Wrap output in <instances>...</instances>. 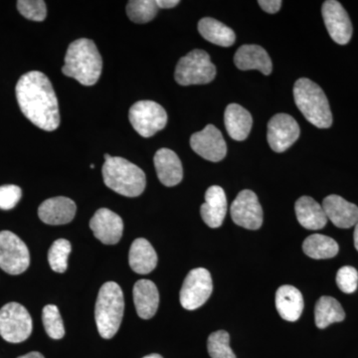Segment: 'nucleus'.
I'll list each match as a JSON object with an SVG mask.
<instances>
[{"label": "nucleus", "mask_w": 358, "mask_h": 358, "mask_svg": "<svg viewBox=\"0 0 358 358\" xmlns=\"http://www.w3.org/2000/svg\"><path fill=\"white\" fill-rule=\"evenodd\" d=\"M190 145L197 155L212 162H221L227 155V145L222 134L213 124H208L199 133L193 134Z\"/></svg>", "instance_id": "13"}, {"label": "nucleus", "mask_w": 358, "mask_h": 358, "mask_svg": "<svg viewBox=\"0 0 358 358\" xmlns=\"http://www.w3.org/2000/svg\"><path fill=\"white\" fill-rule=\"evenodd\" d=\"M322 17L331 39L339 45H345L352 36V24L343 6L336 0H327L322 4Z\"/></svg>", "instance_id": "14"}, {"label": "nucleus", "mask_w": 358, "mask_h": 358, "mask_svg": "<svg viewBox=\"0 0 358 358\" xmlns=\"http://www.w3.org/2000/svg\"><path fill=\"white\" fill-rule=\"evenodd\" d=\"M336 284L341 292L352 294L358 287V272L352 266H345L339 268L336 274Z\"/></svg>", "instance_id": "34"}, {"label": "nucleus", "mask_w": 358, "mask_h": 358, "mask_svg": "<svg viewBox=\"0 0 358 358\" xmlns=\"http://www.w3.org/2000/svg\"><path fill=\"white\" fill-rule=\"evenodd\" d=\"M17 9L21 15L32 21H43L47 16L46 3L43 0H20Z\"/></svg>", "instance_id": "33"}, {"label": "nucleus", "mask_w": 358, "mask_h": 358, "mask_svg": "<svg viewBox=\"0 0 358 358\" xmlns=\"http://www.w3.org/2000/svg\"><path fill=\"white\" fill-rule=\"evenodd\" d=\"M90 228L93 231L94 236L103 244L115 245L121 240L124 222L115 212L101 208L90 221Z\"/></svg>", "instance_id": "15"}, {"label": "nucleus", "mask_w": 358, "mask_h": 358, "mask_svg": "<svg viewBox=\"0 0 358 358\" xmlns=\"http://www.w3.org/2000/svg\"><path fill=\"white\" fill-rule=\"evenodd\" d=\"M105 157V160H108V159H110V157H112V155L106 154L105 157Z\"/></svg>", "instance_id": "41"}, {"label": "nucleus", "mask_w": 358, "mask_h": 358, "mask_svg": "<svg viewBox=\"0 0 358 358\" xmlns=\"http://www.w3.org/2000/svg\"><path fill=\"white\" fill-rule=\"evenodd\" d=\"M143 358H164L162 355H157V353H154V355H147V357Z\"/></svg>", "instance_id": "40"}, {"label": "nucleus", "mask_w": 358, "mask_h": 358, "mask_svg": "<svg viewBox=\"0 0 358 358\" xmlns=\"http://www.w3.org/2000/svg\"><path fill=\"white\" fill-rule=\"evenodd\" d=\"M227 212V199L223 188L218 185L210 186L205 193V203L201 205L200 214L206 225L219 228L223 224Z\"/></svg>", "instance_id": "18"}, {"label": "nucleus", "mask_w": 358, "mask_h": 358, "mask_svg": "<svg viewBox=\"0 0 358 358\" xmlns=\"http://www.w3.org/2000/svg\"><path fill=\"white\" fill-rule=\"evenodd\" d=\"M234 63L238 69L259 70L264 75H270L273 70L270 56L259 45H243L240 47L235 54Z\"/></svg>", "instance_id": "20"}, {"label": "nucleus", "mask_w": 358, "mask_h": 358, "mask_svg": "<svg viewBox=\"0 0 358 358\" xmlns=\"http://www.w3.org/2000/svg\"><path fill=\"white\" fill-rule=\"evenodd\" d=\"M213 289L209 271L204 268H193L186 275L180 291V303L185 310H196L210 298Z\"/></svg>", "instance_id": "10"}, {"label": "nucleus", "mask_w": 358, "mask_h": 358, "mask_svg": "<svg viewBox=\"0 0 358 358\" xmlns=\"http://www.w3.org/2000/svg\"><path fill=\"white\" fill-rule=\"evenodd\" d=\"M154 162L157 178L162 185L171 187L181 182L183 178L182 164L173 150L160 148L155 152Z\"/></svg>", "instance_id": "19"}, {"label": "nucleus", "mask_w": 358, "mask_h": 358, "mask_svg": "<svg viewBox=\"0 0 358 358\" xmlns=\"http://www.w3.org/2000/svg\"><path fill=\"white\" fill-rule=\"evenodd\" d=\"M15 91L21 112L32 124L46 131L58 128L57 96L46 75L39 71L26 73L17 82Z\"/></svg>", "instance_id": "1"}, {"label": "nucleus", "mask_w": 358, "mask_h": 358, "mask_svg": "<svg viewBox=\"0 0 358 358\" xmlns=\"http://www.w3.org/2000/svg\"><path fill=\"white\" fill-rule=\"evenodd\" d=\"M228 134L235 141H244L251 131L253 119L248 110L237 103H230L224 115Z\"/></svg>", "instance_id": "25"}, {"label": "nucleus", "mask_w": 358, "mask_h": 358, "mask_svg": "<svg viewBox=\"0 0 358 358\" xmlns=\"http://www.w3.org/2000/svg\"><path fill=\"white\" fill-rule=\"evenodd\" d=\"M180 3V1L178 0H157V6L159 8H173L176 6Z\"/></svg>", "instance_id": "37"}, {"label": "nucleus", "mask_w": 358, "mask_h": 358, "mask_svg": "<svg viewBox=\"0 0 358 358\" xmlns=\"http://www.w3.org/2000/svg\"><path fill=\"white\" fill-rule=\"evenodd\" d=\"M303 250L306 255L317 260L331 259L338 255V244L333 238L322 234H313L303 241Z\"/></svg>", "instance_id": "28"}, {"label": "nucleus", "mask_w": 358, "mask_h": 358, "mask_svg": "<svg viewBox=\"0 0 358 358\" xmlns=\"http://www.w3.org/2000/svg\"><path fill=\"white\" fill-rule=\"evenodd\" d=\"M30 313L18 303H9L0 310V336L11 343L25 341L31 336Z\"/></svg>", "instance_id": "7"}, {"label": "nucleus", "mask_w": 358, "mask_h": 358, "mask_svg": "<svg viewBox=\"0 0 358 358\" xmlns=\"http://www.w3.org/2000/svg\"><path fill=\"white\" fill-rule=\"evenodd\" d=\"M18 358H45V357L40 352H32L27 353V355H23V357H20Z\"/></svg>", "instance_id": "38"}, {"label": "nucleus", "mask_w": 358, "mask_h": 358, "mask_svg": "<svg viewBox=\"0 0 358 358\" xmlns=\"http://www.w3.org/2000/svg\"><path fill=\"white\" fill-rule=\"evenodd\" d=\"M275 307L282 319L287 322H296L303 313V294L289 285L280 287L275 293Z\"/></svg>", "instance_id": "22"}, {"label": "nucleus", "mask_w": 358, "mask_h": 358, "mask_svg": "<svg viewBox=\"0 0 358 358\" xmlns=\"http://www.w3.org/2000/svg\"><path fill=\"white\" fill-rule=\"evenodd\" d=\"M322 205L327 220H331L336 227L348 229L358 223L357 205L346 201L339 195H329Z\"/></svg>", "instance_id": "16"}, {"label": "nucleus", "mask_w": 358, "mask_h": 358, "mask_svg": "<svg viewBox=\"0 0 358 358\" xmlns=\"http://www.w3.org/2000/svg\"><path fill=\"white\" fill-rule=\"evenodd\" d=\"M30 265L29 250L10 231L0 232V268L9 275H20Z\"/></svg>", "instance_id": "9"}, {"label": "nucleus", "mask_w": 358, "mask_h": 358, "mask_svg": "<svg viewBox=\"0 0 358 358\" xmlns=\"http://www.w3.org/2000/svg\"><path fill=\"white\" fill-rule=\"evenodd\" d=\"M22 196L20 187L16 185L0 186V209L10 210L20 202Z\"/></svg>", "instance_id": "35"}, {"label": "nucleus", "mask_w": 358, "mask_h": 358, "mask_svg": "<svg viewBox=\"0 0 358 358\" xmlns=\"http://www.w3.org/2000/svg\"><path fill=\"white\" fill-rule=\"evenodd\" d=\"M296 218L303 228L308 230L322 229L327 223V217L322 205L310 196H301L294 205Z\"/></svg>", "instance_id": "24"}, {"label": "nucleus", "mask_w": 358, "mask_h": 358, "mask_svg": "<svg viewBox=\"0 0 358 358\" xmlns=\"http://www.w3.org/2000/svg\"><path fill=\"white\" fill-rule=\"evenodd\" d=\"M229 334L218 331L211 334L207 341V350L211 358H236L231 350Z\"/></svg>", "instance_id": "32"}, {"label": "nucleus", "mask_w": 358, "mask_h": 358, "mask_svg": "<svg viewBox=\"0 0 358 358\" xmlns=\"http://www.w3.org/2000/svg\"><path fill=\"white\" fill-rule=\"evenodd\" d=\"M353 239H355V246L358 251V223L355 225V234H353Z\"/></svg>", "instance_id": "39"}, {"label": "nucleus", "mask_w": 358, "mask_h": 358, "mask_svg": "<svg viewBox=\"0 0 358 358\" xmlns=\"http://www.w3.org/2000/svg\"><path fill=\"white\" fill-rule=\"evenodd\" d=\"M42 320L45 331L53 339L64 338L65 329L58 308L54 305L45 306L42 312Z\"/></svg>", "instance_id": "31"}, {"label": "nucleus", "mask_w": 358, "mask_h": 358, "mask_svg": "<svg viewBox=\"0 0 358 358\" xmlns=\"http://www.w3.org/2000/svg\"><path fill=\"white\" fill-rule=\"evenodd\" d=\"M102 173L105 185L122 196H140L145 192L147 178L143 169L122 157L105 160Z\"/></svg>", "instance_id": "4"}, {"label": "nucleus", "mask_w": 358, "mask_h": 358, "mask_svg": "<svg viewBox=\"0 0 358 358\" xmlns=\"http://www.w3.org/2000/svg\"><path fill=\"white\" fill-rule=\"evenodd\" d=\"M199 31L204 39L218 46H232L236 40V35L230 27L214 18H202L199 22Z\"/></svg>", "instance_id": "26"}, {"label": "nucleus", "mask_w": 358, "mask_h": 358, "mask_svg": "<svg viewBox=\"0 0 358 358\" xmlns=\"http://www.w3.org/2000/svg\"><path fill=\"white\" fill-rule=\"evenodd\" d=\"M124 310L121 287L115 282H105L99 292L95 308L96 327L103 338H114L121 327Z\"/></svg>", "instance_id": "5"}, {"label": "nucleus", "mask_w": 358, "mask_h": 358, "mask_svg": "<svg viewBox=\"0 0 358 358\" xmlns=\"http://www.w3.org/2000/svg\"><path fill=\"white\" fill-rule=\"evenodd\" d=\"M294 98L296 107L310 124L320 129L331 128L333 114L326 94L319 85L301 78L294 83Z\"/></svg>", "instance_id": "3"}, {"label": "nucleus", "mask_w": 358, "mask_h": 358, "mask_svg": "<svg viewBox=\"0 0 358 358\" xmlns=\"http://www.w3.org/2000/svg\"><path fill=\"white\" fill-rule=\"evenodd\" d=\"M216 76V67L210 56L203 50L189 52L178 61L176 68V81L181 86L210 83Z\"/></svg>", "instance_id": "6"}, {"label": "nucleus", "mask_w": 358, "mask_h": 358, "mask_svg": "<svg viewBox=\"0 0 358 358\" xmlns=\"http://www.w3.org/2000/svg\"><path fill=\"white\" fill-rule=\"evenodd\" d=\"M129 119L133 128L143 138L155 136L167 124L166 110L152 101H140L131 106Z\"/></svg>", "instance_id": "8"}, {"label": "nucleus", "mask_w": 358, "mask_h": 358, "mask_svg": "<svg viewBox=\"0 0 358 358\" xmlns=\"http://www.w3.org/2000/svg\"><path fill=\"white\" fill-rule=\"evenodd\" d=\"M157 9L154 0H131L127 6V14L133 22L143 24L154 20Z\"/></svg>", "instance_id": "29"}, {"label": "nucleus", "mask_w": 358, "mask_h": 358, "mask_svg": "<svg viewBox=\"0 0 358 358\" xmlns=\"http://www.w3.org/2000/svg\"><path fill=\"white\" fill-rule=\"evenodd\" d=\"M72 246L68 240L58 239L49 249L48 261L54 272L64 273L68 267V258Z\"/></svg>", "instance_id": "30"}, {"label": "nucleus", "mask_w": 358, "mask_h": 358, "mask_svg": "<svg viewBox=\"0 0 358 358\" xmlns=\"http://www.w3.org/2000/svg\"><path fill=\"white\" fill-rule=\"evenodd\" d=\"M102 70V57L92 40L78 39L69 45L62 68L65 76L84 86H93L100 79Z\"/></svg>", "instance_id": "2"}, {"label": "nucleus", "mask_w": 358, "mask_h": 358, "mask_svg": "<svg viewBox=\"0 0 358 358\" xmlns=\"http://www.w3.org/2000/svg\"><path fill=\"white\" fill-rule=\"evenodd\" d=\"M134 303L138 317L150 320L157 313L159 305V289L150 280H140L134 286Z\"/></svg>", "instance_id": "21"}, {"label": "nucleus", "mask_w": 358, "mask_h": 358, "mask_svg": "<svg viewBox=\"0 0 358 358\" xmlns=\"http://www.w3.org/2000/svg\"><path fill=\"white\" fill-rule=\"evenodd\" d=\"M231 217L238 226L258 230L263 224V209L252 190H242L231 205Z\"/></svg>", "instance_id": "11"}, {"label": "nucleus", "mask_w": 358, "mask_h": 358, "mask_svg": "<svg viewBox=\"0 0 358 358\" xmlns=\"http://www.w3.org/2000/svg\"><path fill=\"white\" fill-rule=\"evenodd\" d=\"M258 3L266 13L273 14L280 10L282 2L281 0H260Z\"/></svg>", "instance_id": "36"}, {"label": "nucleus", "mask_w": 358, "mask_h": 358, "mask_svg": "<svg viewBox=\"0 0 358 358\" xmlns=\"http://www.w3.org/2000/svg\"><path fill=\"white\" fill-rule=\"evenodd\" d=\"M129 263L134 272L147 275L157 267V252L147 239L138 238L129 249Z\"/></svg>", "instance_id": "23"}, {"label": "nucleus", "mask_w": 358, "mask_h": 358, "mask_svg": "<svg viewBox=\"0 0 358 358\" xmlns=\"http://www.w3.org/2000/svg\"><path fill=\"white\" fill-rule=\"evenodd\" d=\"M301 129L292 115H275L268 124V143L275 152H284L298 141Z\"/></svg>", "instance_id": "12"}, {"label": "nucleus", "mask_w": 358, "mask_h": 358, "mask_svg": "<svg viewBox=\"0 0 358 358\" xmlns=\"http://www.w3.org/2000/svg\"><path fill=\"white\" fill-rule=\"evenodd\" d=\"M75 202L68 197L58 196L45 200L38 208L39 218L48 225H64L76 215Z\"/></svg>", "instance_id": "17"}, {"label": "nucleus", "mask_w": 358, "mask_h": 358, "mask_svg": "<svg viewBox=\"0 0 358 358\" xmlns=\"http://www.w3.org/2000/svg\"><path fill=\"white\" fill-rule=\"evenodd\" d=\"M345 319V313L341 303L331 296H322L315 308V324L319 329H326L334 322Z\"/></svg>", "instance_id": "27"}]
</instances>
